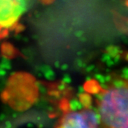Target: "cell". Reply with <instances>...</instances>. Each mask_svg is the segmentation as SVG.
Wrapping results in <instances>:
<instances>
[{
	"label": "cell",
	"instance_id": "1",
	"mask_svg": "<svg viewBox=\"0 0 128 128\" xmlns=\"http://www.w3.org/2000/svg\"><path fill=\"white\" fill-rule=\"evenodd\" d=\"M86 93L104 128H128V75L113 76L104 86L88 82Z\"/></svg>",
	"mask_w": 128,
	"mask_h": 128
},
{
	"label": "cell",
	"instance_id": "2",
	"mask_svg": "<svg viewBox=\"0 0 128 128\" xmlns=\"http://www.w3.org/2000/svg\"><path fill=\"white\" fill-rule=\"evenodd\" d=\"M80 102L82 106L72 108L66 100H62L55 128H104L90 94H82Z\"/></svg>",
	"mask_w": 128,
	"mask_h": 128
},
{
	"label": "cell",
	"instance_id": "3",
	"mask_svg": "<svg viewBox=\"0 0 128 128\" xmlns=\"http://www.w3.org/2000/svg\"><path fill=\"white\" fill-rule=\"evenodd\" d=\"M28 0H0V24L2 30H12L27 10Z\"/></svg>",
	"mask_w": 128,
	"mask_h": 128
}]
</instances>
